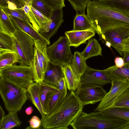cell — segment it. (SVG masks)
<instances>
[{
	"label": "cell",
	"instance_id": "6da1fadb",
	"mask_svg": "<svg viewBox=\"0 0 129 129\" xmlns=\"http://www.w3.org/2000/svg\"><path fill=\"white\" fill-rule=\"evenodd\" d=\"M86 11L92 28L99 35L110 28L129 29V13L110 6L101 0L91 1L87 6Z\"/></svg>",
	"mask_w": 129,
	"mask_h": 129
},
{
	"label": "cell",
	"instance_id": "7a4b0ae2",
	"mask_svg": "<svg viewBox=\"0 0 129 129\" xmlns=\"http://www.w3.org/2000/svg\"><path fill=\"white\" fill-rule=\"evenodd\" d=\"M84 106L76 91H69L58 107L49 115L42 118L41 126L44 129H68L82 112Z\"/></svg>",
	"mask_w": 129,
	"mask_h": 129
},
{
	"label": "cell",
	"instance_id": "3957f363",
	"mask_svg": "<svg viewBox=\"0 0 129 129\" xmlns=\"http://www.w3.org/2000/svg\"><path fill=\"white\" fill-rule=\"evenodd\" d=\"M129 122L119 118L104 115L100 111L87 113L82 111L70 125L74 129H122Z\"/></svg>",
	"mask_w": 129,
	"mask_h": 129
},
{
	"label": "cell",
	"instance_id": "277c9868",
	"mask_svg": "<svg viewBox=\"0 0 129 129\" xmlns=\"http://www.w3.org/2000/svg\"><path fill=\"white\" fill-rule=\"evenodd\" d=\"M0 94L8 112L20 111L28 98L26 89L19 88L2 78L0 80Z\"/></svg>",
	"mask_w": 129,
	"mask_h": 129
},
{
	"label": "cell",
	"instance_id": "5b68a950",
	"mask_svg": "<svg viewBox=\"0 0 129 129\" xmlns=\"http://www.w3.org/2000/svg\"><path fill=\"white\" fill-rule=\"evenodd\" d=\"M0 77L22 89H27L34 83V75L31 66L14 64L0 69Z\"/></svg>",
	"mask_w": 129,
	"mask_h": 129
},
{
	"label": "cell",
	"instance_id": "8992f818",
	"mask_svg": "<svg viewBox=\"0 0 129 129\" xmlns=\"http://www.w3.org/2000/svg\"><path fill=\"white\" fill-rule=\"evenodd\" d=\"M14 51L17 53L19 65L31 66L34 55L35 42L24 32L16 29L13 34Z\"/></svg>",
	"mask_w": 129,
	"mask_h": 129
},
{
	"label": "cell",
	"instance_id": "52a82bcc",
	"mask_svg": "<svg viewBox=\"0 0 129 129\" xmlns=\"http://www.w3.org/2000/svg\"><path fill=\"white\" fill-rule=\"evenodd\" d=\"M71 47L66 35L60 37L53 44L47 47L50 61L62 66L70 65L73 56Z\"/></svg>",
	"mask_w": 129,
	"mask_h": 129
},
{
	"label": "cell",
	"instance_id": "ba28073f",
	"mask_svg": "<svg viewBox=\"0 0 129 129\" xmlns=\"http://www.w3.org/2000/svg\"><path fill=\"white\" fill-rule=\"evenodd\" d=\"M47 45L35 42L34 55L31 66L34 81L38 83L43 81L50 60L47 52Z\"/></svg>",
	"mask_w": 129,
	"mask_h": 129
},
{
	"label": "cell",
	"instance_id": "9c48e42d",
	"mask_svg": "<svg viewBox=\"0 0 129 129\" xmlns=\"http://www.w3.org/2000/svg\"><path fill=\"white\" fill-rule=\"evenodd\" d=\"M76 90L77 95L84 106L101 101L107 93L102 86L81 83Z\"/></svg>",
	"mask_w": 129,
	"mask_h": 129
},
{
	"label": "cell",
	"instance_id": "30bf717a",
	"mask_svg": "<svg viewBox=\"0 0 129 129\" xmlns=\"http://www.w3.org/2000/svg\"><path fill=\"white\" fill-rule=\"evenodd\" d=\"M100 40L103 43L110 42L113 47L122 56L123 42L129 37V29L122 28H114L106 30L99 35Z\"/></svg>",
	"mask_w": 129,
	"mask_h": 129
},
{
	"label": "cell",
	"instance_id": "8fae6325",
	"mask_svg": "<svg viewBox=\"0 0 129 129\" xmlns=\"http://www.w3.org/2000/svg\"><path fill=\"white\" fill-rule=\"evenodd\" d=\"M109 91L107 93L94 111H101L111 108L118 97L129 87L127 82L112 81Z\"/></svg>",
	"mask_w": 129,
	"mask_h": 129
},
{
	"label": "cell",
	"instance_id": "7c38bea8",
	"mask_svg": "<svg viewBox=\"0 0 129 129\" xmlns=\"http://www.w3.org/2000/svg\"><path fill=\"white\" fill-rule=\"evenodd\" d=\"M80 83L103 86L111 83L104 70L92 68L88 66L81 76Z\"/></svg>",
	"mask_w": 129,
	"mask_h": 129
},
{
	"label": "cell",
	"instance_id": "4fadbf2b",
	"mask_svg": "<svg viewBox=\"0 0 129 129\" xmlns=\"http://www.w3.org/2000/svg\"><path fill=\"white\" fill-rule=\"evenodd\" d=\"M7 15L16 29L25 33L35 42H39L47 45H50L49 40L46 38L35 29L30 22Z\"/></svg>",
	"mask_w": 129,
	"mask_h": 129
},
{
	"label": "cell",
	"instance_id": "5bb4252c",
	"mask_svg": "<svg viewBox=\"0 0 129 129\" xmlns=\"http://www.w3.org/2000/svg\"><path fill=\"white\" fill-rule=\"evenodd\" d=\"M62 9L60 8L53 11L50 18V21L38 31L48 40L57 32L64 21Z\"/></svg>",
	"mask_w": 129,
	"mask_h": 129
},
{
	"label": "cell",
	"instance_id": "9a60e30c",
	"mask_svg": "<svg viewBox=\"0 0 129 129\" xmlns=\"http://www.w3.org/2000/svg\"><path fill=\"white\" fill-rule=\"evenodd\" d=\"M95 31L93 28L84 30L66 31L64 34L69 40L70 45L76 48L86 43L87 40L94 36Z\"/></svg>",
	"mask_w": 129,
	"mask_h": 129
},
{
	"label": "cell",
	"instance_id": "2e32d148",
	"mask_svg": "<svg viewBox=\"0 0 129 129\" xmlns=\"http://www.w3.org/2000/svg\"><path fill=\"white\" fill-rule=\"evenodd\" d=\"M30 22L38 31L50 19L31 6L25 5L22 8Z\"/></svg>",
	"mask_w": 129,
	"mask_h": 129
},
{
	"label": "cell",
	"instance_id": "e0dca14e",
	"mask_svg": "<svg viewBox=\"0 0 129 129\" xmlns=\"http://www.w3.org/2000/svg\"><path fill=\"white\" fill-rule=\"evenodd\" d=\"M111 82L118 81L129 83V62L124 63L120 68L115 65L104 70Z\"/></svg>",
	"mask_w": 129,
	"mask_h": 129
},
{
	"label": "cell",
	"instance_id": "ac0fdd59",
	"mask_svg": "<svg viewBox=\"0 0 129 129\" xmlns=\"http://www.w3.org/2000/svg\"><path fill=\"white\" fill-rule=\"evenodd\" d=\"M38 84L40 97L46 115L48 105L51 98L55 93L59 90L56 86L50 84L44 81L40 82Z\"/></svg>",
	"mask_w": 129,
	"mask_h": 129
},
{
	"label": "cell",
	"instance_id": "d6986e66",
	"mask_svg": "<svg viewBox=\"0 0 129 129\" xmlns=\"http://www.w3.org/2000/svg\"><path fill=\"white\" fill-rule=\"evenodd\" d=\"M63 66L54 63L50 61L45 73L43 81L56 86L58 82L64 77Z\"/></svg>",
	"mask_w": 129,
	"mask_h": 129
},
{
	"label": "cell",
	"instance_id": "ffe728a7",
	"mask_svg": "<svg viewBox=\"0 0 129 129\" xmlns=\"http://www.w3.org/2000/svg\"><path fill=\"white\" fill-rule=\"evenodd\" d=\"M86 61L81 52L76 51L73 56L70 64L76 78L80 83L81 76L87 66Z\"/></svg>",
	"mask_w": 129,
	"mask_h": 129
},
{
	"label": "cell",
	"instance_id": "44dd1931",
	"mask_svg": "<svg viewBox=\"0 0 129 129\" xmlns=\"http://www.w3.org/2000/svg\"><path fill=\"white\" fill-rule=\"evenodd\" d=\"M27 95L41 114L42 118L46 115L40 97L38 83L35 82L30 84L26 89Z\"/></svg>",
	"mask_w": 129,
	"mask_h": 129
},
{
	"label": "cell",
	"instance_id": "7402d4cb",
	"mask_svg": "<svg viewBox=\"0 0 129 129\" xmlns=\"http://www.w3.org/2000/svg\"><path fill=\"white\" fill-rule=\"evenodd\" d=\"M102 49L98 41L95 38H90L84 50L81 52L84 59L94 56H102Z\"/></svg>",
	"mask_w": 129,
	"mask_h": 129
},
{
	"label": "cell",
	"instance_id": "603a6c76",
	"mask_svg": "<svg viewBox=\"0 0 129 129\" xmlns=\"http://www.w3.org/2000/svg\"><path fill=\"white\" fill-rule=\"evenodd\" d=\"M67 88L66 86L62 91L59 90L53 95L49 103L46 115H50L62 103L67 95Z\"/></svg>",
	"mask_w": 129,
	"mask_h": 129
},
{
	"label": "cell",
	"instance_id": "cb8c5ba5",
	"mask_svg": "<svg viewBox=\"0 0 129 129\" xmlns=\"http://www.w3.org/2000/svg\"><path fill=\"white\" fill-rule=\"evenodd\" d=\"M64 78L66 86L69 91H75L78 87L80 82L76 78L70 65L63 66Z\"/></svg>",
	"mask_w": 129,
	"mask_h": 129
},
{
	"label": "cell",
	"instance_id": "d4e9b609",
	"mask_svg": "<svg viewBox=\"0 0 129 129\" xmlns=\"http://www.w3.org/2000/svg\"><path fill=\"white\" fill-rule=\"evenodd\" d=\"M19 58L15 51H6L0 52V69L18 63Z\"/></svg>",
	"mask_w": 129,
	"mask_h": 129
},
{
	"label": "cell",
	"instance_id": "484cf974",
	"mask_svg": "<svg viewBox=\"0 0 129 129\" xmlns=\"http://www.w3.org/2000/svg\"><path fill=\"white\" fill-rule=\"evenodd\" d=\"M16 29L8 15L0 9V31L13 36Z\"/></svg>",
	"mask_w": 129,
	"mask_h": 129
},
{
	"label": "cell",
	"instance_id": "4316f807",
	"mask_svg": "<svg viewBox=\"0 0 129 129\" xmlns=\"http://www.w3.org/2000/svg\"><path fill=\"white\" fill-rule=\"evenodd\" d=\"M73 24L72 30L74 31L84 30L92 28L90 20L85 14L76 13Z\"/></svg>",
	"mask_w": 129,
	"mask_h": 129
},
{
	"label": "cell",
	"instance_id": "83f0119b",
	"mask_svg": "<svg viewBox=\"0 0 129 129\" xmlns=\"http://www.w3.org/2000/svg\"><path fill=\"white\" fill-rule=\"evenodd\" d=\"M17 112H8L0 122V129H10L19 126L21 122L18 117Z\"/></svg>",
	"mask_w": 129,
	"mask_h": 129
},
{
	"label": "cell",
	"instance_id": "f1b7e54d",
	"mask_svg": "<svg viewBox=\"0 0 129 129\" xmlns=\"http://www.w3.org/2000/svg\"><path fill=\"white\" fill-rule=\"evenodd\" d=\"M100 112L104 115L114 116L129 121V108L112 107Z\"/></svg>",
	"mask_w": 129,
	"mask_h": 129
},
{
	"label": "cell",
	"instance_id": "f546056e",
	"mask_svg": "<svg viewBox=\"0 0 129 129\" xmlns=\"http://www.w3.org/2000/svg\"><path fill=\"white\" fill-rule=\"evenodd\" d=\"M31 6L50 19L53 10L43 0H33Z\"/></svg>",
	"mask_w": 129,
	"mask_h": 129
},
{
	"label": "cell",
	"instance_id": "4dcf8cb0",
	"mask_svg": "<svg viewBox=\"0 0 129 129\" xmlns=\"http://www.w3.org/2000/svg\"><path fill=\"white\" fill-rule=\"evenodd\" d=\"M14 51L13 36L0 31V52Z\"/></svg>",
	"mask_w": 129,
	"mask_h": 129
},
{
	"label": "cell",
	"instance_id": "1f68e13d",
	"mask_svg": "<svg viewBox=\"0 0 129 129\" xmlns=\"http://www.w3.org/2000/svg\"><path fill=\"white\" fill-rule=\"evenodd\" d=\"M108 5L121 11L129 13V0H101Z\"/></svg>",
	"mask_w": 129,
	"mask_h": 129
},
{
	"label": "cell",
	"instance_id": "d6a6232c",
	"mask_svg": "<svg viewBox=\"0 0 129 129\" xmlns=\"http://www.w3.org/2000/svg\"><path fill=\"white\" fill-rule=\"evenodd\" d=\"M25 5L21 0H0V9L5 8L12 10L22 9Z\"/></svg>",
	"mask_w": 129,
	"mask_h": 129
},
{
	"label": "cell",
	"instance_id": "836d02e7",
	"mask_svg": "<svg viewBox=\"0 0 129 129\" xmlns=\"http://www.w3.org/2000/svg\"><path fill=\"white\" fill-rule=\"evenodd\" d=\"M112 107L129 108V87L118 97L111 107Z\"/></svg>",
	"mask_w": 129,
	"mask_h": 129
},
{
	"label": "cell",
	"instance_id": "e575fe53",
	"mask_svg": "<svg viewBox=\"0 0 129 129\" xmlns=\"http://www.w3.org/2000/svg\"><path fill=\"white\" fill-rule=\"evenodd\" d=\"M76 13L84 14L87 5L91 0H68Z\"/></svg>",
	"mask_w": 129,
	"mask_h": 129
},
{
	"label": "cell",
	"instance_id": "d590c367",
	"mask_svg": "<svg viewBox=\"0 0 129 129\" xmlns=\"http://www.w3.org/2000/svg\"><path fill=\"white\" fill-rule=\"evenodd\" d=\"M0 9H2L8 15L29 22L22 8L12 10L7 8H5Z\"/></svg>",
	"mask_w": 129,
	"mask_h": 129
},
{
	"label": "cell",
	"instance_id": "8d00e7d4",
	"mask_svg": "<svg viewBox=\"0 0 129 129\" xmlns=\"http://www.w3.org/2000/svg\"><path fill=\"white\" fill-rule=\"evenodd\" d=\"M53 10L64 8L66 6L64 0H43Z\"/></svg>",
	"mask_w": 129,
	"mask_h": 129
},
{
	"label": "cell",
	"instance_id": "74e56055",
	"mask_svg": "<svg viewBox=\"0 0 129 129\" xmlns=\"http://www.w3.org/2000/svg\"><path fill=\"white\" fill-rule=\"evenodd\" d=\"M28 122L29 123V126L31 128H39L41 125V120L36 116H32Z\"/></svg>",
	"mask_w": 129,
	"mask_h": 129
},
{
	"label": "cell",
	"instance_id": "f35d334b",
	"mask_svg": "<svg viewBox=\"0 0 129 129\" xmlns=\"http://www.w3.org/2000/svg\"><path fill=\"white\" fill-rule=\"evenodd\" d=\"M56 87L60 91H62L66 86L65 80L64 78H61L57 82Z\"/></svg>",
	"mask_w": 129,
	"mask_h": 129
},
{
	"label": "cell",
	"instance_id": "ab89813d",
	"mask_svg": "<svg viewBox=\"0 0 129 129\" xmlns=\"http://www.w3.org/2000/svg\"><path fill=\"white\" fill-rule=\"evenodd\" d=\"M114 61L115 65L119 68L122 67L124 64L123 58L120 57H115Z\"/></svg>",
	"mask_w": 129,
	"mask_h": 129
},
{
	"label": "cell",
	"instance_id": "60d3db41",
	"mask_svg": "<svg viewBox=\"0 0 129 129\" xmlns=\"http://www.w3.org/2000/svg\"><path fill=\"white\" fill-rule=\"evenodd\" d=\"M122 51L129 52V38L124 40L123 42V46Z\"/></svg>",
	"mask_w": 129,
	"mask_h": 129
},
{
	"label": "cell",
	"instance_id": "b9f144b4",
	"mask_svg": "<svg viewBox=\"0 0 129 129\" xmlns=\"http://www.w3.org/2000/svg\"><path fill=\"white\" fill-rule=\"evenodd\" d=\"M123 59L124 63L129 62V52L123 51Z\"/></svg>",
	"mask_w": 129,
	"mask_h": 129
},
{
	"label": "cell",
	"instance_id": "7bdbcfd3",
	"mask_svg": "<svg viewBox=\"0 0 129 129\" xmlns=\"http://www.w3.org/2000/svg\"><path fill=\"white\" fill-rule=\"evenodd\" d=\"M5 116V113L1 106H0V122Z\"/></svg>",
	"mask_w": 129,
	"mask_h": 129
},
{
	"label": "cell",
	"instance_id": "ee69618b",
	"mask_svg": "<svg viewBox=\"0 0 129 129\" xmlns=\"http://www.w3.org/2000/svg\"><path fill=\"white\" fill-rule=\"evenodd\" d=\"M33 107L31 106H29L25 110L26 113L27 115H30L33 112Z\"/></svg>",
	"mask_w": 129,
	"mask_h": 129
},
{
	"label": "cell",
	"instance_id": "f6af8a7d",
	"mask_svg": "<svg viewBox=\"0 0 129 129\" xmlns=\"http://www.w3.org/2000/svg\"><path fill=\"white\" fill-rule=\"evenodd\" d=\"M24 2L25 5H30L31 4V2L33 0H21Z\"/></svg>",
	"mask_w": 129,
	"mask_h": 129
},
{
	"label": "cell",
	"instance_id": "bcb514c9",
	"mask_svg": "<svg viewBox=\"0 0 129 129\" xmlns=\"http://www.w3.org/2000/svg\"><path fill=\"white\" fill-rule=\"evenodd\" d=\"M105 45L108 47L110 48L111 46V45L110 42L108 41H106L105 42Z\"/></svg>",
	"mask_w": 129,
	"mask_h": 129
},
{
	"label": "cell",
	"instance_id": "7dc6e473",
	"mask_svg": "<svg viewBox=\"0 0 129 129\" xmlns=\"http://www.w3.org/2000/svg\"><path fill=\"white\" fill-rule=\"evenodd\" d=\"M122 129H129V122L123 127Z\"/></svg>",
	"mask_w": 129,
	"mask_h": 129
},
{
	"label": "cell",
	"instance_id": "c3c4849f",
	"mask_svg": "<svg viewBox=\"0 0 129 129\" xmlns=\"http://www.w3.org/2000/svg\"><path fill=\"white\" fill-rule=\"evenodd\" d=\"M128 38H129V37H128Z\"/></svg>",
	"mask_w": 129,
	"mask_h": 129
}]
</instances>
